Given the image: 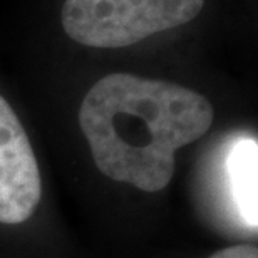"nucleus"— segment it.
Segmentation results:
<instances>
[{
    "mask_svg": "<svg viewBox=\"0 0 258 258\" xmlns=\"http://www.w3.org/2000/svg\"><path fill=\"white\" fill-rule=\"evenodd\" d=\"M230 200L245 228H258V143L255 138H240L226 154Z\"/></svg>",
    "mask_w": 258,
    "mask_h": 258,
    "instance_id": "20e7f679",
    "label": "nucleus"
},
{
    "mask_svg": "<svg viewBox=\"0 0 258 258\" xmlns=\"http://www.w3.org/2000/svg\"><path fill=\"white\" fill-rule=\"evenodd\" d=\"M203 94L126 72L102 77L79 109V126L102 174L154 193L174 174V154L211 127Z\"/></svg>",
    "mask_w": 258,
    "mask_h": 258,
    "instance_id": "f257e3e1",
    "label": "nucleus"
},
{
    "mask_svg": "<svg viewBox=\"0 0 258 258\" xmlns=\"http://www.w3.org/2000/svg\"><path fill=\"white\" fill-rule=\"evenodd\" d=\"M210 258H258V248L255 245H233L216 251Z\"/></svg>",
    "mask_w": 258,
    "mask_h": 258,
    "instance_id": "39448f33",
    "label": "nucleus"
},
{
    "mask_svg": "<svg viewBox=\"0 0 258 258\" xmlns=\"http://www.w3.org/2000/svg\"><path fill=\"white\" fill-rule=\"evenodd\" d=\"M40 195L42 183L32 144L17 114L0 96V223L29 220Z\"/></svg>",
    "mask_w": 258,
    "mask_h": 258,
    "instance_id": "7ed1b4c3",
    "label": "nucleus"
},
{
    "mask_svg": "<svg viewBox=\"0 0 258 258\" xmlns=\"http://www.w3.org/2000/svg\"><path fill=\"white\" fill-rule=\"evenodd\" d=\"M205 0H64L62 27L77 44L119 49L191 22Z\"/></svg>",
    "mask_w": 258,
    "mask_h": 258,
    "instance_id": "f03ea898",
    "label": "nucleus"
}]
</instances>
